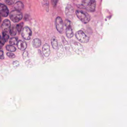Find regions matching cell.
I'll return each instance as SVG.
<instances>
[{"instance_id":"6da1fadb","label":"cell","mask_w":127,"mask_h":127,"mask_svg":"<svg viewBox=\"0 0 127 127\" xmlns=\"http://www.w3.org/2000/svg\"><path fill=\"white\" fill-rule=\"evenodd\" d=\"M80 8H85L90 12H94L96 6L95 0H83L82 4L78 5Z\"/></svg>"},{"instance_id":"7a4b0ae2","label":"cell","mask_w":127,"mask_h":127,"mask_svg":"<svg viewBox=\"0 0 127 127\" xmlns=\"http://www.w3.org/2000/svg\"><path fill=\"white\" fill-rule=\"evenodd\" d=\"M75 14L79 20L84 23H87L90 20V15L85 11L77 10L75 11Z\"/></svg>"},{"instance_id":"3957f363","label":"cell","mask_w":127,"mask_h":127,"mask_svg":"<svg viewBox=\"0 0 127 127\" xmlns=\"http://www.w3.org/2000/svg\"><path fill=\"white\" fill-rule=\"evenodd\" d=\"M70 45L72 50L78 55H81L83 52V48L82 46L78 42L71 40L70 41Z\"/></svg>"},{"instance_id":"277c9868","label":"cell","mask_w":127,"mask_h":127,"mask_svg":"<svg viewBox=\"0 0 127 127\" xmlns=\"http://www.w3.org/2000/svg\"><path fill=\"white\" fill-rule=\"evenodd\" d=\"M75 37L76 39L81 43H86L89 40V37L86 35L82 30H79L75 33Z\"/></svg>"},{"instance_id":"5b68a950","label":"cell","mask_w":127,"mask_h":127,"mask_svg":"<svg viewBox=\"0 0 127 127\" xmlns=\"http://www.w3.org/2000/svg\"><path fill=\"white\" fill-rule=\"evenodd\" d=\"M9 17L13 22H17L21 20L22 18V14L20 11L15 9L10 12Z\"/></svg>"},{"instance_id":"8992f818","label":"cell","mask_w":127,"mask_h":127,"mask_svg":"<svg viewBox=\"0 0 127 127\" xmlns=\"http://www.w3.org/2000/svg\"><path fill=\"white\" fill-rule=\"evenodd\" d=\"M64 25L65 27V34L67 37L68 38H72L73 36V33L70 21L68 19H66L65 20Z\"/></svg>"},{"instance_id":"52a82bcc","label":"cell","mask_w":127,"mask_h":127,"mask_svg":"<svg viewBox=\"0 0 127 127\" xmlns=\"http://www.w3.org/2000/svg\"><path fill=\"white\" fill-rule=\"evenodd\" d=\"M32 31L28 27H25L22 30L21 35L22 37L26 40H29L32 36Z\"/></svg>"},{"instance_id":"ba28073f","label":"cell","mask_w":127,"mask_h":127,"mask_svg":"<svg viewBox=\"0 0 127 127\" xmlns=\"http://www.w3.org/2000/svg\"><path fill=\"white\" fill-rule=\"evenodd\" d=\"M56 27L57 30L60 33H62L64 30V23L62 18L60 16H58L56 18Z\"/></svg>"},{"instance_id":"9c48e42d","label":"cell","mask_w":127,"mask_h":127,"mask_svg":"<svg viewBox=\"0 0 127 127\" xmlns=\"http://www.w3.org/2000/svg\"><path fill=\"white\" fill-rule=\"evenodd\" d=\"M9 14V10L4 4L0 3V14L3 17H6Z\"/></svg>"},{"instance_id":"30bf717a","label":"cell","mask_w":127,"mask_h":127,"mask_svg":"<svg viewBox=\"0 0 127 127\" xmlns=\"http://www.w3.org/2000/svg\"><path fill=\"white\" fill-rule=\"evenodd\" d=\"M10 28V22L8 19H5L2 23L1 24V28L3 32H5L7 33L8 31H9Z\"/></svg>"},{"instance_id":"8fae6325","label":"cell","mask_w":127,"mask_h":127,"mask_svg":"<svg viewBox=\"0 0 127 127\" xmlns=\"http://www.w3.org/2000/svg\"><path fill=\"white\" fill-rule=\"evenodd\" d=\"M73 8L71 5L68 4L65 8V13L66 17L68 18H72L73 15Z\"/></svg>"},{"instance_id":"7c38bea8","label":"cell","mask_w":127,"mask_h":127,"mask_svg":"<svg viewBox=\"0 0 127 127\" xmlns=\"http://www.w3.org/2000/svg\"><path fill=\"white\" fill-rule=\"evenodd\" d=\"M42 51L44 56L46 57H48L50 54V49L49 45L47 43L45 44L43 46Z\"/></svg>"},{"instance_id":"4fadbf2b","label":"cell","mask_w":127,"mask_h":127,"mask_svg":"<svg viewBox=\"0 0 127 127\" xmlns=\"http://www.w3.org/2000/svg\"><path fill=\"white\" fill-rule=\"evenodd\" d=\"M58 51H57V56L59 57V58H62L64 55V47L62 44H60L58 45Z\"/></svg>"},{"instance_id":"5bb4252c","label":"cell","mask_w":127,"mask_h":127,"mask_svg":"<svg viewBox=\"0 0 127 127\" xmlns=\"http://www.w3.org/2000/svg\"><path fill=\"white\" fill-rule=\"evenodd\" d=\"M17 47L19 49H20L21 51H24L25 50L26 48H27V44L25 42H24L23 41L21 40H19L17 44Z\"/></svg>"},{"instance_id":"9a60e30c","label":"cell","mask_w":127,"mask_h":127,"mask_svg":"<svg viewBox=\"0 0 127 127\" xmlns=\"http://www.w3.org/2000/svg\"><path fill=\"white\" fill-rule=\"evenodd\" d=\"M14 7L15 9L20 11L22 10L24 8V4L21 1H17L16 2L14 5Z\"/></svg>"},{"instance_id":"2e32d148","label":"cell","mask_w":127,"mask_h":127,"mask_svg":"<svg viewBox=\"0 0 127 127\" xmlns=\"http://www.w3.org/2000/svg\"><path fill=\"white\" fill-rule=\"evenodd\" d=\"M41 45V41L38 38H35L32 41V46L33 47L37 48L40 47Z\"/></svg>"},{"instance_id":"e0dca14e","label":"cell","mask_w":127,"mask_h":127,"mask_svg":"<svg viewBox=\"0 0 127 127\" xmlns=\"http://www.w3.org/2000/svg\"><path fill=\"white\" fill-rule=\"evenodd\" d=\"M51 43L53 48L54 49H57L58 47V41L56 38L55 36H53L51 39Z\"/></svg>"},{"instance_id":"ac0fdd59","label":"cell","mask_w":127,"mask_h":127,"mask_svg":"<svg viewBox=\"0 0 127 127\" xmlns=\"http://www.w3.org/2000/svg\"><path fill=\"white\" fill-rule=\"evenodd\" d=\"M42 5L45 9L47 11H49V1L48 0H42Z\"/></svg>"},{"instance_id":"d6986e66","label":"cell","mask_w":127,"mask_h":127,"mask_svg":"<svg viewBox=\"0 0 127 127\" xmlns=\"http://www.w3.org/2000/svg\"><path fill=\"white\" fill-rule=\"evenodd\" d=\"M9 44L10 45H16L17 44V43H18V40H17V38H11L10 39V40H9Z\"/></svg>"},{"instance_id":"ffe728a7","label":"cell","mask_w":127,"mask_h":127,"mask_svg":"<svg viewBox=\"0 0 127 127\" xmlns=\"http://www.w3.org/2000/svg\"><path fill=\"white\" fill-rule=\"evenodd\" d=\"M6 49L7 51L9 52H15L16 50V49L15 47L13 46V45H7L6 46Z\"/></svg>"},{"instance_id":"44dd1931","label":"cell","mask_w":127,"mask_h":127,"mask_svg":"<svg viewBox=\"0 0 127 127\" xmlns=\"http://www.w3.org/2000/svg\"><path fill=\"white\" fill-rule=\"evenodd\" d=\"M16 29H15L14 27L10 28L9 33L11 36H15L16 34Z\"/></svg>"},{"instance_id":"7402d4cb","label":"cell","mask_w":127,"mask_h":127,"mask_svg":"<svg viewBox=\"0 0 127 127\" xmlns=\"http://www.w3.org/2000/svg\"><path fill=\"white\" fill-rule=\"evenodd\" d=\"M23 59L26 61L25 63H27L28 62H29V60H28V54L27 51H24V53H23Z\"/></svg>"},{"instance_id":"603a6c76","label":"cell","mask_w":127,"mask_h":127,"mask_svg":"<svg viewBox=\"0 0 127 127\" xmlns=\"http://www.w3.org/2000/svg\"><path fill=\"white\" fill-rule=\"evenodd\" d=\"M23 26V22H21V23H20L19 24H18L16 25V29L17 31L18 32V33H20L21 32Z\"/></svg>"},{"instance_id":"cb8c5ba5","label":"cell","mask_w":127,"mask_h":127,"mask_svg":"<svg viewBox=\"0 0 127 127\" xmlns=\"http://www.w3.org/2000/svg\"><path fill=\"white\" fill-rule=\"evenodd\" d=\"M2 35H3V39L4 40L5 42H7V40L9 39V36H8V35L7 34L6 32H2Z\"/></svg>"},{"instance_id":"d4e9b609","label":"cell","mask_w":127,"mask_h":127,"mask_svg":"<svg viewBox=\"0 0 127 127\" xmlns=\"http://www.w3.org/2000/svg\"><path fill=\"white\" fill-rule=\"evenodd\" d=\"M6 55H7V56L9 58H11V59H13V58H14L15 57V55H14V54L12 53L8 52V53H6Z\"/></svg>"},{"instance_id":"484cf974","label":"cell","mask_w":127,"mask_h":127,"mask_svg":"<svg viewBox=\"0 0 127 127\" xmlns=\"http://www.w3.org/2000/svg\"><path fill=\"white\" fill-rule=\"evenodd\" d=\"M15 2V0H5V2L8 5H12Z\"/></svg>"},{"instance_id":"4316f807","label":"cell","mask_w":127,"mask_h":127,"mask_svg":"<svg viewBox=\"0 0 127 127\" xmlns=\"http://www.w3.org/2000/svg\"><path fill=\"white\" fill-rule=\"evenodd\" d=\"M5 42L3 39H1L0 40V48H1L4 45Z\"/></svg>"},{"instance_id":"83f0119b","label":"cell","mask_w":127,"mask_h":127,"mask_svg":"<svg viewBox=\"0 0 127 127\" xmlns=\"http://www.w3.org/2000/svg\"><path fill=\"white\" fill-rule=\"evenodd\" d=\"M0 59H4V55H3V52L2 50H0Z\"/></svg>"},{"instance_id":"f1b7e54d","label":"cell","mask_w":127,"mask_h":127,"mask_svg":"<svg viewBox=\"0 0 127 127\" xmlns=\"http://www.w3.org/2000/svg\"><path fill=\"white\" fill-rule=\"evenodd\" d=\"M57 2H58V0H52V2L53 6H54V7L56 6Z\"/></svg>"},{"instance_id":"f546056e","label":"cell","mask_w":127,"mask_h":127,"mask_svg":"<svg viewBox=\"0 0 127 127\" xmlns=\"http://www.w3.org/2000/svg\"><path fill=\"white\" fill-rule=\"evenodd\" d=\"M13 64L14 65V66L15 67V65H16V67L18 66L19 65V62H17V61H15L13 63Z\"/></svg>"},{"instance_id":"4dcf8cb0","label":"cell","mask_w":127,"mask_h":127,"mask_svg":"<svg viewBox=\"0 0 127 127\" xmlns=\"http://www.w3.org/2000/svg\"><path fill=\"white\" fill-rule=\"evenodd\" d=\"M1 21V17H0V22Z\"/></svg>"},{"instance_id":"1f68e13d","label":"cell","mask_w":127,"mask_h":127,"mask_svg":"<svg viewBox=\"0 0 127 127\" xmlns=\"http://www.w3.org/2000/svg\"></svg>"},{"instance_id":"d6a6232c","label":"cell","mask_w":127,"mask_h":127,"mask_svg":"<svg viewBox=\"0 0 127 127\" xmlns=\"http://www.w3.org/2000/svg\"></svg>"}]
</instances>
